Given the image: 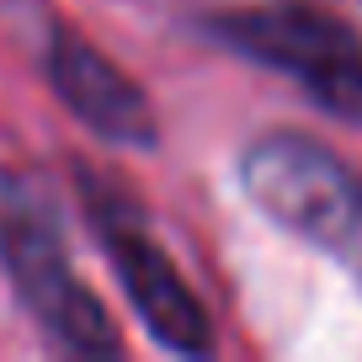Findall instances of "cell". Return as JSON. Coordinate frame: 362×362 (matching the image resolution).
<instances>
[{"label": "cell", "instance_id": "3957f363", "mask_svg": "<svg viewBox=\"0 0 362 362\" xmlns=\"http://www.w3.org/2000/svg\"><path fill=\"white\" fill-rule=\"evenodd\" d=\"M214 43L293 80L315 107L362 128V33L315 0H256L203 22Z\"/></svg>", "mask_w": 362, "mask_h": 362}, {"label": "cell", "instance_id": "7a4b0ae2", "mask_svg": "<svg viewBox=\"0 0 362 362\" xmlns=\"http://www.w3.org/2000/svg\"><path fill=\"white\" fill-rule=\"evenodd\" d=\"M240 187L272 224L315 245L362 288V176L330 144L298 128H272L245 144Z\"/></svg>", "mask_w": 362, "mask_h": 362}, {"label": "cell", "instance_id": "277c9868", "mask_svg": "<svg viewBox=\"0 0 362 362\" xmlns=\"http://www.w3.org/2000/svg\"><path fill=\"white\" fill-rule=\"evenodd\" d=\"M75 192H80L90 235H96L102 256L112 261L117 288L128 293L134 315L144 320L149 341L176 351V357H214L218 330H214V320H208L203 298L192 293V283L181 277V267L155 240L149 218L117 192V181L96 176L86 160H75Z\"/></svg>", "mask_w": 362, "mask_h": 362}, {"label": "cell", "instance_id": "6da1fadb", "mask_svg": "<svg viewBox=\"0 0 362 362\" xmlns=\"http://www.w3.org/2000/svg\"><path fill=\"white\" fill-rule=\"evenodd\" d=\"M0 267L11 293L54 346L75 357H123V336L107 304L75 277L59 235V208L33 170L0 176Z\"/></svg>", "mask_w": 362, "mask_h": 362}, {"label": "cell", "instance_id": "5b68a950", "mask_svg": "<svg viewBox=\"0 0 362 362\" xmlns=\"http://www.w3.org/2000/svg\"><path fill=\"white\" fill-rule=\"evenodd\" d=\"M43 75L54 86V96L69 107V117L86 134H96L102 144H123V149H155L160 144V117L149 107V90L112 54H102L75 22L48 27Z\"/></svg>", "mask_w": 362, "mask_h": 362}]
</instances>
